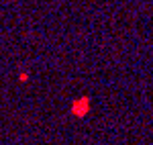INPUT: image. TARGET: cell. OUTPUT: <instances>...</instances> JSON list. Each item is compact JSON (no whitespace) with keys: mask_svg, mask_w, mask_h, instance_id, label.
I'll return each mask as SVG.
<instances>
[{"mask_svg":"<svg viewBox=\"0 0 153 145\" xmlns=\"http://www.w3.org/2000/svg\"><path fill=\"white\" fill-rule=\"evenodd\" d=\"M76 104H78V106H74V112L84 115V112H88V104H90V100H88V98H80Z\"/></svg>","mask_w":153,"mask_h":145,"instance_id":"obj_1","label":"cell"}]
</instances>
